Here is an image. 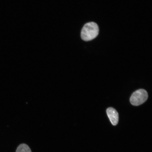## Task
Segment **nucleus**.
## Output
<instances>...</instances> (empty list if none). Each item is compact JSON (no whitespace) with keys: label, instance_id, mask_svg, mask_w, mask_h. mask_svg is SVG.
<instances>
[{"label":"nucleus","instance_id":"obj_3","mask_svg":"<svg viewBox=\"0 0 152 152\" xmlns=\"http://www.w3.org/2000/svg\"><path fill=\"white\" fill-rule=\"evenodd\" d=\"M106 112L112 124L114 126L116 125L119 121V115L116 110L113 107H109Z\"/></svg>","mask_w":152,"mask_h":152},{"label":"nucleus","instance_id":"obj_1","mask_svg":"<svg viewBox=\"0 0 152 152\" xmlns=\"http://www.w3.org/2000/svg\"><path fill=\"white\" fill-rule=\"evenodd\" d=\"M99 33V28L97 24L94 22L87 23L81 30V38L85 41L92 40L97 37Z\"/></svg>","mask_w":152,"mask_h":152},{"label":"nucleus","instance_id":"obj_2","mask_svg":"<svg viewBox=\"0 0 152 152\" xmlns=\"http://www.w3.org/2000/svg\"><path fill=\"white\" fill-rule=\"evenodd\" d=\"M148 93L144 89H140L133 93L130 99L133 105L138 106L145 102L148 98Z\"/></svg>","mask_w":152,"mask_h":152},{"label":"nucleus","instance_id":"obj_4","mask_svg":"<svg viewBox=\"0 0 152 152\" xmlns=\"http://www.w3.org/2000/svg\"><path fill=\"white\" fill-rule=\"evenodd\" d=\"M16 152H31V150L28 146L26 144H22L18 146Z\"/></svg>","mask_w":152,"mask_h":152}]
</instances>
